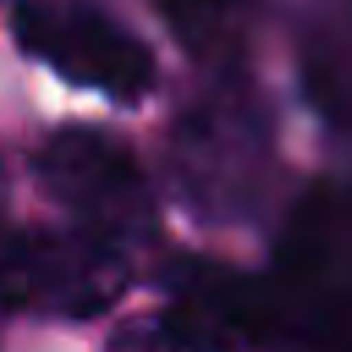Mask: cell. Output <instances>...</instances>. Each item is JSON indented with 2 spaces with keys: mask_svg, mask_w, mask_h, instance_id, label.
<instances>
[{
  "mask_svg": "<svg viewBox=\"0 0 352 352\" xmlns=\"http://www.w3.org/2000/svg\"><path fill=\"white\" fill-rule=\"evenodd\" d=\"M11 33L33 60L116 104H138L154 88V55L99 0H16Z\"/></svg>",
  "mask_w": 352,
  "mask_h": 352,
  "instance_id": "3",
  "label": "cell"
},
{
  "mask_svg": "<svg viewBox=\"0 0 352 352\" xmlns=\"http://www.w3.org/2000/svg\"><path fill=\"white\" fill-rule=\"evenodd\" d=\"M275 170L270 116L248 82H214L170 132V182L182 204L214 226L253 214Z\"/></svg>",
  "mask_w": 352,
  "mask_h": 352,
  "instance_id": "1",
  "label": "cell"
},
{
  "mask_svg": "<svg viewBox=\"0 0 352 352\" xmlns=\"http://www.w3.org/2000/svg\"><path fill=\"white\" fill-rule=\"evenodd\" d=\"M126 286V253L88 231H28L0 248V302L44 314H99Z\"/></svg>",
  "mask_w": 352,
  "mask_h": 352,
  "instance_id": "4",
  "label": "cell"
},
{
  "mask_svg": "<svg viewBox=\"0 0 352 352\" xmlns=\"http://www.w3.org/2000/svg\"><path fill=\"white\" fill-rule=\"evenodd\" d=\"M192 60H226L248 33V0H148Z\"/></svg>",
  "mask_w": 352,
  "mask_h": 352,
  "instance_id": "5",
  "label": "cell"
},
{
  "mask_svg": "<svg viewBox=\"0 0 352 352\" xmlns=\"http://www.w3.org/2000/svg\"><path fill=\"white\" fill-rule=\"evenodd\" d=\"M110 352H209V346H198L187 330H176L170 319L165 324H154V319H138V324H126L116 341H110Z\"/></svg>",
  "mask_w": 352,
  "mask_h": 352,
  "instance_id": "6",
  "label": "cell"
},
{
  "mask_svg": "<svg viewBox=\"0 0 352 352\" xmlns=\"http://www.w3.org/2000/svg\"><path fill=\"white\" fill-rule=\"evenodd\" d=\"M33 170L38 187L66 209L72 231H88L121 253H132L154 231V192L121 138L99 126H60L44 138Z\"/></svg>",
  "mask_w": 352,
  "mask_h": 352,
  "instance_id": "2",
  "label": "cell"
}]
</instances>
